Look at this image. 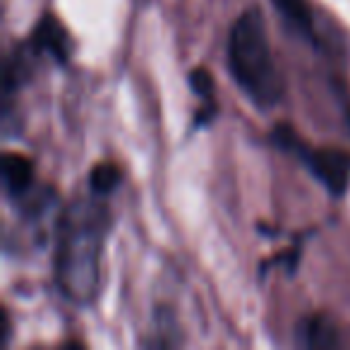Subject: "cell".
Segmentation results:
<instances>
[{
	"label": "cell",
	"mask_w": 350,
	"mask_h": 350,
	"mask_svg": "<svg viewBox=\"0 0 350 350\" xmlns=\"http://www.w3.org/2000/svg\"><path fill=\"white\" fill-rule=\"evenodd\" d=\"M108 230V211L94 200L75 202L58 224L55 283L72 302H89L98 288V259Z\"/></svg>",
	"instance_id": "cell-1"
},
{
	"label": "cell",
	"mask_w": 350,
	"mask_h": 350,
	"mask_svg": "<svg viewBox=\"0 0 350 350\" xmlns=\"http://www.w3.org/2000/svg\"><path fill=\"white\" fill-rule=\"evenodd\" d=\"M228 70L243 94L262 111L283 98V79L273 63L264 17L250 8L235 20L228 36Z\"/></svg>",
	"instance_id": "cell-2"
},
{
	"label": "cell",
	"mask_w": 350,
	"mask_h": 350,
	"mask_svg": "<svg viewBox=\"0 0 350 350\" xmlns=\"http://www.w3.org/2000/svg\"><path fill=\"white\" fill-rule=\"evenodd\" d=\"M273 144H278L283 151L300 156L302 163L310 168V173L317 180L326 187L334 197L345 195L350 183V156L334 146H321V149H312L305 146V142L295 135L291 125H278L271 132Z\"/></svg>",
	"instance_id": "cell-3"
},
{
	"label": "cell",
	"mask_w": 350,
	"mask_h": 350,
	"mask_svg": "<svg viewBox=\"0 0 350 350\" xmlns=\"http://www.w3.org/2000/svg\"><path fill=\"white\" fill-rule=\"evenodd\" d=\"M31 51L36 55H51L55 63L65 65L70 58V36L65 31V27L60 25L55 17L46 15L44 20L36 25L34 36L29 41Z\"/></svg>",
	"instance_id": "cell-4"
},
{
	"label": "cell",
	"mask_w": 350,
	"mask_h": 350,
	"mask_svg": "<svg viewBox=\"0 0 350 350\" xmlns=\"http://www.w3.org/2000/svg\"><path fill=\"white\" fill-rule=\"evenodd\" d=\"M3 183H5V192L12 200H25L34 190V163L22 154H5Z\"/></svg>",
	"instance_id": "cell-5"
},
{
	"label": "cell",
	"mask_w": 350,
	"mask_h": 350,
	"mask_svg": "<svg viewBox=\"0 0 350 350\" xmlns=\"http://www.w3.org/2000/svg\"><path fill=\"white\" fill-rule=\"evenodd\" d=\"M297 340L305 348H338L340 340L336 326L324 314H310L297 326Z\"/></svg>",
	"instance_id": "cell-6"
},
{
	"label": "cell",
	"mask_w": 350,
	"mask_h": 350,
	"mask_svg": "<svg viewBox=\"0 0 350 350\" xmlns=\"http://www.w3.org/2000/svg\"><path fill=\"white\" fill-rule=\"evenodd\" d=\"M276 5L278 15L297 31L305 39H314V25H312V15H310V5L307 0H271Z\"/></svg>",
	"instance_id": "cell-7"
},
{
	"label": "cell",
	"mask_w": 350,
	"mask_h": 350,
	"mask_svg": "<svg viewBox=\"0 0 350 350\" xmlns=\"http://www.w3.org/2000/svg\"><path fill=\"white\" fill-rule=\"evenodd\" d=\"M118 183H120V170L113 163H98L92 170V178H89V185H92V192L96 197L111 195L118 187Z\"/></svg>",
	"instance_id": "cell-8"
},
{
	"label": "cell",
	"mask_w": 350,
	"mask_h": 350,
	"mask_svg": "<svg viewBox=\"0 0 350 350\" xmlns=\"http://www.w3.org/2000/svg\"><path fill=\"white\" fill-rule=\"evenodd\" d=\"M190 87L192 92L197 94V96L206 98V101H214V79H211V75L206 72L204 68H197L190 72Z\"/></svg>",
	"instance_id": "cell-9"
}]
</instances>
